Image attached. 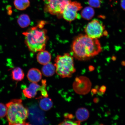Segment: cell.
Returning a JSON list of instances; mask_svg holds the SVG:
<instances>
[{"label":"cell","instance_id":"d4e9b609","mask_svg":"<svg viewBox=\"0 0 125 125\" xmlns=\"http://www.w3.org/2000/svg\"><path fill=\"white\" fill-rule=\"evenodd\" d=\"M92 93H93V94H95L98 93L97 90L96 89H93L91 91Z\"/></svg>","mask_w":125,"mask_h":125},{"label":"cell","instance_id":"484cf974","mask_svg":"<svg viewBox=\"0 0 125 125\" xmlns=\"http://www.w3.org/2000/svg\"><path fill=\"white\" fill-rule=\"evenodd\" d=\"M94 67L92 66H90L89 68V69L91 71H93V70H94Z\"/></svg>","mask_w":125,"mask_h":125},{"label":"cell","instance_id":"ac0fdd59","mask_svg":"<svg viewBox=\"0 0 125 125\" xmlns=\"http://www.w3.org/2000/svg\"><path fill=\"white\" fill-rule=\"evenodd\" d=\"M29 0H14V4L16 8L19 10H24L29 7Z\"/></svg>","mask_w":125,"mask_h":125},{"label":"cell","instance_id":"ba28073f","mask_svg":"<svg viewBox=\"0 0 125 125\" xmlns=\"http://www.w3.org/2000/svg\"><path fill=\"white\" fill-rule=\"evenodd\" d=\"M91 87L90 80L85 76L76 77L73 84V90L79 95L87 94L90 92Z\"/></svg>","mask_w":125,"mask_h":125},{"label":"cell","instance_id":"e0dca14e","mask_svg":"<svg viewBox=\"0 0 125 125\" xmlns=\"http://www.w3.org/2000/svg\"><path fill=\"white\" fill-rule=\"evenodd\" d=\"M81 16L86 20H90L93 18L95 14V11L91 7L84 8L81 13Z\"/></svg>","mask_w":125,"mask_h":125},{"label":"cell","instance_id":"9a60e30c","mask_svg":"<svg viewBox=\"0 0 125 125\" xmlns=\"http://www.w3.org/2000/svg\"><path fill=\"white\" fill-rule=\"evenodd\" d=\"M24 74L23 70L20 67H16L12 70V78L14 80L21 81L24 79Z\"/></svg>","mask_w":125,"mask_h":125},{"label":"cell","instance_id":"5bb4252c","mask_svg":"<svg viewBox=\"0 0 125 125\" xmlns=\"http://www.w3.org/2000/svg\"><path fill=\"white\" fill-rule=\"evenodd\" d=\"M41 99L39 103V105L42 110L46 111L52 107L53 103L50 98L47 97L42 98Z\"/></svg>","mask_w":125,"mask_h":125},{"label":"cell","instance_id":"9c48e42d","mask_svg":"<svg viewBox=\"0 0 125 125\" xmlns=\"http://www.w3.org/2000/svg\"><path fill=\"white\" fill-rule=\"evenodd\" d=\"M81 4L77 1H70L65 7L62 14V17L66 21L71 22L78 17V12L82 9Z\"/></svg>","mask_w":125,"mask_h":125},{"label":"cell","instance_id":"cb8c5ba5","mask_svg":"<svg viewBox=\"0 0 125 125\" xmlns=\"http://www.w3.org/2000/svg\"><path fill=\"white\" fill-rule=\"evenodd\" d=\"M121 5L123 10H125V0H121Z\"/></svg>","mask_w":125,"mask_h":125},{"label":"cell","instance_id":"603a6c76","mask_svg":"<svg viewBox=\"0 0 125 125\" xmlns=\"http://www.w3.org/2000/svg\"><path fill=\"white\" fill-rule=\"evenodd\" d=\"M64 116L65 118L70 119H73L74 118V116L71 114H65L64 115Z\"/></svg>","mask_w":125,"mask_h":125},{"label":"cell","instance_id":"8fae6325","mask_svg":"<svg viewBox=\"0 0 125 125\" xmlns=\"http://www.w3.org/2000/svg\"><path fill=\"white\" fill-rule=\"evenodd\" d=\"M37 61L40 64L45 65L50 62L51 56L50 53L45 50L39 52L37 56Z\"/></svg>","mask_w":125,"mask_h":125},{"label":"cell","instance_id":"ffe728a7","mask_svg":"<svg viewBox=\"0 0 125 125\" xmlns=\"http://www.w3.org/2000/svg\"><path fill=\"white\" fill-rule=\"evenodd\" d=\"M88 3L90 7L98 8L101 7L102 0H88Z\"/></svg>","mask_w":125,"mask_h":125},{"label":"cell","instance_id":"7c38bea8","mask_svg":"<svg viewBox=\"0 0 125 125\" xmlns=\"http://www.w3.org/2000/svg\"><path fill=\"white\" fill-rule=\"evenodd\" d=\"M75 115L77 121L80 122L86 121L90 116L88 110L84 107L78 109L76 111Z\"/></svg>","mask_w":125,"mask_h":125},{"label":"cell","instance_id":"6da1fadb","mask_svg":"<svg viewBox=\"0 0 125 125\" xmlns=\"http://www.w3.org/2000/svg\"><path fill=\"white\" fill-rule=\"evenodd\" d=\"M102 50L98 39L90 38L86 34H81L75 37L73 40L71 52L75 59L84 61L97 55Z\"/></svg>","mask_w":125,"mask_h":125},{"label":"cell","instance_id":"30bf717a","mask_svg":"<svg viewBox=\"0 0 125 125\" xmlns=\"http://www.w3.org/2000/svg\"><path fill=\"white\" fill-rule=\"evenodd\" d=\"M27 76L31 82L37 83L41 80L42 74L41 72L38 69L32 68L28 71Z\"/></svg>","mask_w":125,"mask_h":125},{"label":"cell","instance_id":"4fadbf2b","mask_svg":"<svg viewBox=\"0 0 125 125\" xmlns=\"http://www.w3.org/2000/svg\"><path fill=\"white\" fill-rule=\"evenodd\" d=\"M42 73L46 77H50L53 75L55 72V67L54 65L50 62L44 65L42 69Z\"/></svg>","mask_w":125,"mask_h":125},{"label":"cell","instance_id":"5b68a950","mask_svg":"<svg viewBox=\"0 0 125 125\" xmlns=\"http://www.w3.org/2000/svg\"><path fill=\"white\" fill-rule=\"evenodd\" d=\"M85 31L86 35L93 39H98L108 35L105 26L97 19H94L89 22L86 26Z\"/></svg>","mask_w":125,"mask_h":125},{"label":"cell","instance_id":"7402d4cb","mask_svg":"<svg viewBox=\"0 0 125 125\" xmlns=\"http://www.w3.org/2000/svg\"><path fill=\"white\" fill-rule=\"evenodd\" d=\"M106 87L104 86H102L100 87L99 89L98 93V94L99 95H103L104 94L106 91Z\"/></svg>","mask_w":125,"mask_h":125},{"label":"cell","instance_id":"52a82bcc","mask_svg":"<svg viewBox=\"0 0 125 125\" xmlns=\"http://www.w3.org/2000/svg\"><path fill=\"white\" fill-rule=\"evenodd\" d=\"M46 80H42L41 85L37 83H32L29 87L25 88L23 92L25 96L29 98H35L39 92L41 93L43 98L48 97V95L46 89Z\"/></svg>","mask_w":125,"mask_h":125},{"label":"cell","instance_id":"d6986e66","mask_svg":"<svg viewBox=\"0 0 125 125\" xmlns=\"http://www.w3.org/2000/svg\"><path fill=\"white\" fill-rule=\"evenodd\" d=\"M80 122L79 121H73L70 119L65 118L59 125H80Z\"/></svg>","mask_w":125,"mask_h":125},{"label":"cell","instance_id":"44dd1931","mask_svg":"<svg viewBox=\"0 0 125 125\" xmlns=\"http://www.w3.org/2000/svg\"><path fill=\"white\" fill-rule=\"evenodd\" d=\"M7 108L5 105L2 103H0V118H3L7 115Z\"/></svg>","mask_w":125,"mask_h":125},{"label":"cell","instance_id":"7a4b0ae2","mask_svg":"<svg viewBox=\"0 0 125 125\" xmlns=\"http://www.w3.org/2000/svg\"><path fill=\"white\" fill-rule=\"evenodd\" d=\"M46 23L45 21H40L37 26L23 33L26 44L31 52L36 53L45 50L48 40L47 30L44 28Z\"/></svg>","mask_w":125,"mask_h":125},{"label":"cell","instance_id":"4316f807","mask_svg":"<svg viewBox=\"0 0 125 125\" xmlns=\"http://www.w3.org/2000/svg\"><path fill=\"white\" fill-rule=\"evenodd\" d=\"M98 98H95L94 99V102L95 103H97L98 102Z\"/></svg>","mask_w":125,"mask_h":125},{"label":"cell","instance_id":"3957f363","mask_svg":"<svg viewBox=\"0 0 125 125\" xmlns=\"http://www.w3.org/2000/svg\"><path fill=\"white\" fill-rule=\"evenodd\" d=\"M6 105V116L9 125H29L25 121L29 115V112L23 105L21 99L12 100Z\"/></svg>","mask_w":125,"mask_h":125},{"label":"cell","instance_id":"277c9868","mask_svg":"<svg viewBox=\"0 0 125 125\" xmlns=\"http://www.w3.org/2000/svg\"><path fill=\"white\" fill-rule=\"evenodd\" d=\"M54 62L56 73L61 77H71L76 72L73 57L68 53L57 55Z\"/></svg>","mask_w":125,"mask_h":125},{"label":"cell","instance_id":"2e32d148","mask_svg":"<svg viewBox=\"0 0 125 125\" xmlns=\"http://www.w3.org/2000/svg\"><path fill=\"white\" fill-rule=\"evenodd\" d=\"M18 22L20 27L23 28H25L30 25V19L29 15L26 14H23L19 17Z\"/></svg>","mask_w":125,"mask_h":125},{"label":"cell","instance_id":"8992f818","mask_svg":"<svg viewBox=\"0 0 125 125\" xmlns=\"http://www.w3.org/2000/svg\"><path fill=\"white\" fill-rule=\"evenodd\" d=\"M71 1V0H47L44 6L45 11L56 16L59 18H62L64 9Z\"/></svg>","mask_w":125,"mask_h":125}]
</instances>
